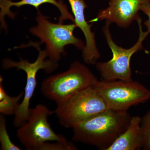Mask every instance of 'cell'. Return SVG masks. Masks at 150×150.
Masks as SVG:
<instances>
[{
	"label": "cell",
	"mask_w": 150,
	"mask_h": 150,
	"mask_svg": "<svg viewBox=\"0 0 150 150\" xmlns=\"http://www.w3.org/2000/svg\"><path fill=\"white\" fill-rule=\"evenodd\" d=\"M149 1L150 0H109L108 6L100 11L96 19L105 20L126 28L137 21L142 6Z\"/></svg>",
	"instance_id": "9"
},
{
	"label": "cell",
	"mask_w": 150,
	"mask_h": 150,
	"mask_svg": "<svg viewBox=\"0 0 150 150\" xmlns=\"http://www.w3.org/2000/svg\"><path fill=\"white\" fill-rule=\"evenodd\" d=\"M108 109L128 111L131 106L150 99V90L142 83L130 81H98L94 85Z\"/></svg>",
	"instance_id": "7"
},
{
	"label": "cell",
	"mask_w": 150,
	"mask_h": 150,
	"mask_svg": "<svg viewBox=\"0 0 150 150\" xmlns=\"http://www.w3.org/2000/svg\"><path fill=\"white\" fill-rule=\"evenodd\" d=\"M40 43L30 42L26 46H33L37 48L38 51L37 59L33 63L21 58L19 62H15L8 58L3 59L2 67L4 69L8 70L15 68L17 70L24 71L26 74V82L24 89V95L18 109L14 115L13 125L19 128L26 123L29 116L30 103L37 85L36 75L40 70L43 69L47 73H51L59 67L58 62L48 58L46 49L40 48Z\"/></svg>",
	"instance_id": "3"
},
{
	"label": "cell",
	"mask_w": 150,
	"mask_h": 150,
	"mask_svg": "<svg viewBox=\"0 0 150 150\" xmlns=\"http://www.w3.org/2000/svg\"><path fill=\"white\" fill-rule=\"evenodd\" d=\"M131 117L128 111L107 109L73 126L72 139L107 150L127 129Z\"/></svg>",
	"instance_id": "1"
},
{
	"label": "cell",
	"mask_w": 150,
	"mask_h": 150,
	"mask_svg": "<svg viewBox=\"0 0 150 150\" xmlns=\"http://www.w3.org/2000/svg\"><path fill=\"white\" fill-rule=\"evenodd\" d=\"M142 11L148 16V19L144 23L147 28V32L150 34V1L145 3L142 6Z\"/></svg>",
	"instance_id": "16"
},
{
	"label": "cell",
	"mask_w": 150,
	"mask_h": 150,
	"mask_svg": "<svg viewBox=\"0 0 150 150\" xmlns=\"http://www.w3.org/2000/svg\"><path fill=\"white\" fill-rule=\"evenodd\" d=\"M51 115V111L44 105L38 104L30 108L27 121L17 131L18 139L26 149L40 150L48 142L73 144L52 130L48 121V116Z\"/></svg>",
	"instance_id": "8"
},
{
	"label": "cell",
	"mask_w": 150,
	"mask_h": 150,
	"mask_svg": "<svg viewBox=\"0 0 150 150\" xmlns=\"http://www.w3.org/2000/svg\"><path fill=\"white\" fill-rule=\"evenodd\" d=\"M137 21L139 25V34L137 43L130 48H124L118 46L112 40L110 31L111 23L105 21L103 31L108 45L112 54V59L104 62H97L96 69L103 80H132L130 62L132 56L143 48V43L149 33L143 31L142 19L139 16Z\"/></svg>",
	"instance_id": "4"
},
{
	"label": "cell",
	"mask_w": 150,
	"mask_h": 150,
	"mask_svg": "<svg viewBox=\"0 0 150 150\" xmlns=\"http://www.w3.org/2000/svg\"><path fill=\"white\" fill-rule=\"evenodd\" d=\"M98 81L86 66L76 61L67 71L45 79L40 88L44 96L58 105Z\"/></svg>",
	"instance_id": "2"
},
{
	"label": "cell",
	"mask_w": 150,
	"mask_h": 150,
	"mask_svg": "<svg viewBox=\"0 0 150 150\" xmlns=\"http://www.w3.org/2000/svg\"><path fill=\"white\" fill-rule=\"evenodd\" d=\"M0 143L2 150H21L11 141L7 130L6 119L3 115L0 116Z\"/></svg>",
	"instance_id": "14"
},
{
	"label": "cell",
	"mask_w": 150,
	"mask_h": 150,
	"mask_svg": "<svg viewBox=\"0 0 150 150\" xmlns=\"http://www.w3.org/2000/svg\"><path fill=\"white\" fill-rule=\"evenodd\" d=\"M108 109L94 87H89L57 105L51 114H56L62 126L72 128L81 121Z\"/></svg>",
	"instance_id": "6"
},
{
	"label": "cell",
	"mask_w": 150,
	"mask_h": 150,
	"mask_svg": "<svg viewBox=\"0 0 150 150\" xmlns=\"http://www.w3.org/2000/svg\"><path fill=\"white\" fill-rule=\"evenodd\" d=\"M47 3L54 5L59 10L61 13L59 18V23H63L67 20H70L74 23V16L69 11L67 5L64 4L62 0H21L18 2H13L10 0H0V19L1 27L5 29L6 28V25L4 20L5 16H8L12 18L15 16V14L11 11L10 8L12 7H20L22 6L30 5L33 6L38 10L40 5Z\"/></svg>",
	"instance_id": "11"
},
{
	"label": "cell",
	"mask_w": 150,
	"mask_h": 150,
	"mask_svg": "<svg viewBox=\"0 0 150 150\" xmlns=\"http://www.w3.org/2000/svg\"><path fill=\"white\" fill-rule=\"evenodd\" d=\"M141 118L131 117L127 129L114 141L107 150H135L142 149L143 138Z\"/></svg>",
	"instance_id": "12"
},
{
	"label": "cell",
	"mask_w": 150,
	"mask_h": 150,
	"mask_svg": "<svg viewBox=\"0 0 150 150\" xmlns=\"http://www.w3.org/2000/svg\"><path fill=\"white\" fill-rule=\"evenodd\" d=\"M74 18V23L81 30L85 36L86 44L82 49V58L86 64L95 65L100 57L97 47L95 33L91 31L92 24L86 21L84 14L87 5L84 0H68Z\"/></svg>",
	"instance_id": "10"
},
{
	"label": "cell",
	"mask_w": 150,
	"mask_h": 150,
	"mask_svg": "<svg viewBox=\"0 0 150 150\" xmlns=\"http://www.w3.org/2000/svg\"><path fill=\"white\" fill-rule=\"evenodd\" d=\"M36 21L37 25L31 27L30 32L40 39V44L45 43L48 58L52 61L59 62L65 53V47L68 45H73L82 50L84 47L83 41L74 35V30L77 26L74 23L69 24L53 23L39 10Z\"/></svg>",
	"instance_id": "5"
},
{
	"label": "cell",
	"mask_w": 150,
	"mask_h": 150,
	"mask_svg": "<svg viewBox=\"0 0 150 150\" xmlns=\"http://www.w3.org/2000/svg\"><path fill=\"white\" fill-rule=\"evenodd\" d=\"M141 127L143 138L142 149L150 150V109L141 118Z\"/></svg>",
	"instance_id": "15"
},
{
	"label": "cell",
	"mask_w": 150,
	"mask_h": 150,
	"mask_svg": "<svg viewBox=\"0 0 150 150\" xmlns=\"http://www.w3.org/2000/svg\"><path fill=\"white\" fill-rule=\"evenodd\" d=\"M3 79H0V113L4 115H14L23 98L24 91H22L16 96H10L6 92L3 86Z\"/></svg>",
	"instance_id": "13"
}]
</instances>
